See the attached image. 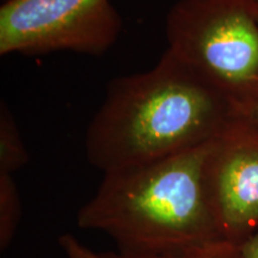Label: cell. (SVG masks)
Wrapping results in <instances>:
<instances>
[{"label": "cell", "instance_id": "1", "mask_svg": "<svg viewBox=\"0 0 258 258\" xmlns=\"http://www.w3.org/2000/svg\"><path fill=\"white\" fill-rule=\"evenodd\" d=\"M241 118L220 92L166 49L151 70L109 83L86 129L89 163L103 173L205 146Z\"/></svg>", "mask_w": 258, "mask_h": 258}, {"label": "cell", "instance_id": "2", "mask_svg": "<svg viewBox=\"0 0 258 258\" xmlns=\"http://www.w3.org/2000/svg\"><path fill=\"white\" fill-rule=\"evenodd\" d=\"M208 145L104 173L77 224L108 234L120 252L138 256L202 258L237 247L222 239L206 200Z\"/></svg>", "mask_w": 258, "mask_h": 258}, {"label": "cell", "instance_id": "3", "mask_svg": "<svg viewBox=\"0 0 258 258\" xmlns=\"http://www.w3.org/2000/svg\"><path fill=\"white\" fill-rule=\"evenodd\" d=\"M167 50L231 103L258 108L257 0H178L166 15Z\"/></svg>", "mask_w": 258, "mask_h": 258}, {"label": "cell", "instance_id": "4", "mask_svg": "<svg viewBox=\"0 0 258 258\" xmlns=\"http://www.w3.org/2000/svg\"><path fill=\"white\" fill-rule=\"evenodd\" d=\"M123 23L110 0H5L0 8V55L73 51L101 56Z\"/></svg>", "mask_w": 258, "mask_h": 258}, {"label": "cell", "instance_id": "5", "mask_svg": "<svg viewBox=\"0 0 258 258\" xmlns=\"http://www.w3.org/2000/svg\"><path fill=\"white\" fill-rule=\"evenodd\" d=\"M202 180L219 233L239 247L258 228V127L237 118L213 139Z\"/></svg>", "mask_w": 258, "mask_h": 258}, {"label": "cell", "instance_id": "6", "mask_svg": "<svg viewBox=\"0 0 258 258\" xmlns=\"http://www.w3.org/2000/svg\"><path fill=\"white\" fill-rule=\"evenodd\" d=\"M29 160L14 116L5 102L0 108V173L14 175Z\"/></svg>", "mask_w": 258, "mask_h": 258}, {"label": "cell", "instance_id": "7", "mask_svg": "<svg viewBox=\"0 0 258 258\" xmlns=\"http://www.w3.org/2000/svg\"><path fill=\"white\" fill-rule=\"evenodd\" d=\"M22 206L12 175L0 173V247L6 250L14 240L21 220Z\"/></svg>", "mask_w": 258, "mask_h": 258}, {"label": "cell", "instance_id": "8", "mask_svg": "<svg viewBox=\"0 0 258 258\" xmlns=\"http://www.w3.org/2000/svg\"><path fill=\"white\" fill-rule=\"evenodd\" d=\"M61 249L63 250L67 258H185V257H163V256H138V254L122 253L120 251L114 252H95L85 245L80 243L72 234H63L59 238ZM202 258H240L239 247H231L224 252L214 254V256Z\"/></svg>", "mask_w": 258, "mask_h": 258}, {"label": "cell", "instance_id": "9", "mask_svg": "<svg viewBox=\"0 0 258 258\" xmlns=\"http://www.w3.org/2000/svg\"><path fill=\"white\" fill-rule=\"evenodd\" d=\"M240 258H258V228L239 246Z\"/></svg>", "mask_w": 258, "mask_h": 258}, {"label": "cell", "instance_id": "10", "mask_svg": "<svg viewBox=\"0 0 258 258\" xmlns=\"http://www.w3.org/2000/svg\"><path fill=\"white\" fill-rule=\"evenodd\" d=\"M257 4H258V0H257ZM246 120L249 121V122H251V123H252L253 125H256V127H258V108L252 112V114L249 116V117L246 118Z\"/></svg>", "mask_w": 258, "mask_h": 258}]
</instances>
